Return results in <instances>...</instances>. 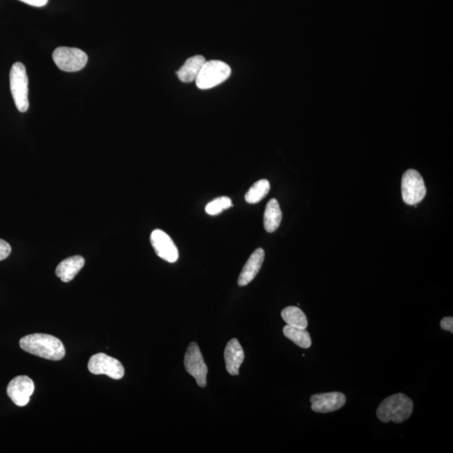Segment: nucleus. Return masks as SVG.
<instances>
[{
    "label": "nucleus",
    "mask_w": 453,
    "mask_h": 453,
    "mask_svg": "<svg viewBox=\"0 0 453 453\" xmlns=\"http://www.w3.org/2000/svg\"><path fill=\"white\" fill-rule=\"evenodd\" d=\"M19 346L26 352L48 360H61L66 354L65 347L61 340L48 334L27 335L21 339Z\"/></svg>",
    "instance_id": "1"
},
{
    "label": "nucleus",
    "mask_w": 453,
    "mask_h": 453,
    "mask_svg": "<svg viewBox=\"0 0 453 453\" xmlns=\"http://www.w3.org/2000/svg\"><path fill=\"white\" fill-rule=\"evenodd\" d=\"M413 412V402L404 394H396L386 398L377 409V417L382 423H402L409 419Z\"/></svg>",
    "instance_id": "2"
},
{
    "label": "nucleus",
    "mask_w": 453,
    "mask_h": 453,
    "mask_svg": "<svg viewBox=\"0 0 453 453\" xmlns=\"http://www.w3.org/2000/svg\"><path fill=\"white\" fill-rule=\"evenodd\" d=\"M11 95L13 96L15 106L21 113L28 110L29 104V79L26 68L21 62H15L10 73Z\"/></svg>",
    "instance_id": "3"
},
{
    "label": "nucleus",
    "mask_w": 453,
    "mask_h": 453,
    "mask_svg": "<svg viewBox=\"0 0 453 453\" xmlns=\"http://www.w3.org/2000/svg\"><path fill=\"white\" fill-rule=\"evenodd\" d=\"M231 75L230 66L222 61H206L196 79L198 88L210 89L225 81Z\"/></svg>",
    "instance_id": "4"
},
{
    "label": "nucleus",
    "mask_w": 453,
    "mask_h": 453,
    "mask_svg": "<svg viewBox=\"0 0 453 453\" xmlns=\"http://www.w3.org/2000/svg\"><path fill=\"white\" fill-rule=\"evenodd\" d=\"M57 68L66 73H76L84 69L88 64V55L84 50L73 48H58L52 54Z\"/></svg>",
    "instance_id": "5"
},
{
    "label": "nucleus",
    "mask_w": 453,
    "mask_h": 453,
    "mask_svg": "<svg viewBox=\"0 0 453 453\" xmlns=\"http://www.w3.org/2000/svg\"><path fill=\"white\" fill-rule=\"evenodd\" d=\"M402 198L407 205H416L427 194L423 177L416 170L406 171L401 181Z\"/></svg>",
    "instance_id": "6"
},
{
    "label": "nucleus",
    "mask_w": 453,
    "mask_h": 453,
    "mask_svg": "<svg viewBox=\"0 0 453 453\" xmlns=\"http://www.w3.org/2000/svg\"><path fill=\"white\" fill-rule=\"evenodd\" d=\"M184 365L186 372L196 380L197 385L202 388L206 387L208 367L196 343H190L185 355Z\"/></svg>",
    "instance_id": "7"
},
{
    "label": "nucleus",
    "mask_w": 453,
    "mask_h": 453,
    "mask_svg": "<svg viewBox=\"0 0 453 453\" xmlns=\"http://www.w3.org/2000/svg\"><path fill=\"white\" fill-rule=\"evenodd\" d=\"M90 373L99 376L105 374L113 380H120L124 376V368L118 359L104 354H97L89 359Z\"/></svg>",
    "instance_id": "8"
},
{
    "label": "nucleus",
    "mask_w": 453,
    "mask_h": 453,
    "mask_svg": "<svg viewBox=\"0 0 453 453\" xmlns=\"http://www.w3.org/2000/svg\"><path fill=\"white\" fill-rule=\"evenodd\" d=\"M151 242L156 255L169 263L177 262L179 252L177 245L171 238L161 229H155L151 233Z\"/></svg>",
    "instance_id": "9"
},
{
    "label": "nucleus",
    "mask_w": 453,
    "mask_h": 453,
    "mask_svg": "<svg viewBox=\"0 0 453 453\" xmlns=\"http://www.w3.org/2000/svg\"><path fill=\"white\" fill-rule=\"evenodd\" d=\"M34 390L33 380L28 376H21L14 378L10 382L7 394L15 405L21 407L29 403Z\"/></svg>",
    "instance_id": "10"
},
{
    "label": "nucleus",
    "mask_w": 453,
    "mask_h": 453,
    "mask_svg": "<svg viewBox=\"0 0 453 453\" xmlns=\"http://www.w3.org/2000/svg\"><path fill=\"white\" fill-rule=\"evenodd\" d=\"M310 401L312 411L329 413L338 411L345 406L346 396L340 392L316 394L311 397Z\"/></svg>",
    "instance_id": "11"
},
{
    "label": "nucleus",
    "mask_w": 453,
    "mask_h": 453,
    "mask_svg": "<svg viewBox=\"0 0 453 453\" xmlns=\"http://www.w3.org/2000/svg\"><path fill=\"white\" fill-rule=\"evenodd\" d=\"M226 369L233 376H239L240 369L244 360L243 347L238 339L230 340L224 351Z\"/></svg>",
    "instance_id": "12"
},
{
    "label": "nucleus",
    "mask_w": 453,
    "mask_h": 453,
    "mask_svg": "<svg viewBox=\"0 0 453 453\" xmlns=\"http://www.w3.org/2000/svg\"><path fill=\"white\" fill-rule=\"evenodd\" d=\"M264 260V251L263 249H257L252 253L247 262L244 264L243 269L240 273L238 284L240 287L247 286L251 281L256 278L258 273L260 272Z\"/></svg>",
    "instance_id": "13"
},
{
    "label": "nucleus",
    "mask_w": 453,
    "mask_h": 453,
    "mask_svg": "<svg viewBox=\"0 0 453 453\" xmlns=\"http://www.w3.org/2000/svg\"><path fill=\"white\" fill-rule=\"evenodd\" d=\"M85 260L84 257L76 256L68 258L57 265L56 269V275L64 281V282H70L75 278L78 272L84 267Z\"/></svg>",
    "instance_id": "14"
},
{
    "label": "nucleus",
    "mask_w": 453,
    "mask_h": 453,
    "mask_svg": "<svg viewBox=\"0 0 453 453\" xmlns=\"http://www.w3.org/2000/svg\"><path fill=\"white\" fill-rule=\"evenodd\" d=\"M206 61L205 58L199 55L190 57L177 72L179 79L186 84L196 81Z\"/></svg>",
    "instance_id": "15"
},
{
    "label": "nucleus",
    "mask_w": 453,
    "mask_h": 453,
    "mask_svg": "<svg viewBox=\"0 0 453 453\" xmlns=\"http://www.w3.org/2000/svg\"><path fill=\"white\" fill-rule=\"evenodd\" d=\"M282 220L279 202L273 198L267 203L264 215V226L268 233H274L279 228Z\"/></svg>",
    "instance_id": "16"
},
{
    "label": "nucleus",
    "mask_w": 453,
    "mask_h": 453,
    "mask_svg": "<svg viewBox=\"0 0 453 453\" xmlns=\"http://www.w3.org/2000/svg\"><path fill=\"white\" fill-rule=\"evenodd\" d=\"M281 316L287 325L306 329L308 325L306 314L296 307H288L281 311Z\"/></svg>",
    "instance_id": "17"
},
{
    "label": "nucleus",
    "mask_w": 453,
    "mask_h": 453,
    "mask_svg": "<svg viewBox=\"0 0 453 453\" xmlns=\"http://www.w3.org/2000/svg\"><path fill=\"white\" fill-rule=\"evenodd\" d=\"M283 334L295 345L302 349H309L311 345V336L306 329L287 325L284 327Z\"/></svg>",
    "instance_id": "18"
},
{
    "label": "nucleus",
    "mask_w": 453,
    "mask_h": 453,
    "mask_svg": "<svg viewBox=\"0 0 453 453\" xmlns=\"http://www.w3.org/2000/svg\"><path fill=\"white\" fill-rule=\"evenodd\" d=\"M271 184L268 180H260L253 184L245 195V201L249 204H256L267 196Z\"/></svg>",
    "instance_id": "19"
},
{
    "label": "nucleus",
    "mask_w": 453,
    "mask_h": 453,
    "mask_svg": "<svg viewBox=\"0 0 453 453\" xmlns=\"http://www.w3.org/2000/svg\"><path fill=\"white\" fill-rule=\"evenodd\" d=\"M233 206L231 199L226 197H221L214 199L206 206V212L212 216L220 214L224 210L229 209Z\"/></svg>",
    "instance_id": "20"
},
{
    "label": "nucleus",
    "mask_w": 453,
    "mask_h": 453,
    "mask_svg": "<svg viewBox=\"0 0 453 453\" xmlns=\"http://www.w3.org/2000/svg\"><path fill=\"white\" fill-rule=\"evenodd\" d=\"M10 253V245L6 241L0 240V261L7 259Z\"/></svg>",
    "instance_id": "21"
},
{
    "label": "nucleus",
    "mask_w": 453,
    "mask_h": 453,
    "mask_svg": "<svg viewBox=\"0 0 453 453\" xmlns=\"http://www.w3.org/2000/svg\"><path fill=\"white\" fill-rule=\"evenodd\" d=\"M441 327L445 331L453 333V318L452 316H447L441 321Z\"/></svg>",
    "instance_id": "22"
},
{
    "label": "nucleus",
    "mask_w": 453,
    "mask_h": 453,
    "mask_svg": "<svg viewBox=\"0 0 453 453\" xmlns=\"http://www.w3.org/2000/svg\"><path fill=\"white\" fill-rule=\"evenodd\" d=\"M19 1L34 7H43L48 3V0H19Z\"/></svg>",
    "instance_id": "23"
}]
</instances>
